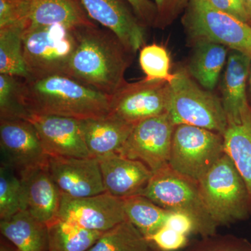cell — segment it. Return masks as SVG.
Wrapping results in <instances>:
<instances>
[{"instance_id": "1", "label": "cell", "mask_w": 251, "mask_h": 251, "mask_svg": "<svg viewBox=\"0 0 251 251\" xmlns=\"http://www.w3.org/2000/svg\"><path fill=\"white\" fill-rule=\"evenodd\" d=\"M74 31L76 46L66 75L111 97L126 83L125 73L133 54L113 33L97 25Z\"/></svg>"}, {"instance_id": "2", "label": "cell", "mask_w": 251, "mask_h": 251, "mask_svg": "<svg viewBox=\"0 0 251 251\" xmlns=\"http://www.w3.org/2000/svg\"><path fill=\"white\" fill-rule=\"evenodd\" d=\"M21 99L30 115L84 120L107 116L110 111V96L63 74L22 79Z\"/></svg>"}, {"instance_id": "3", "label": "cell", "mask_w": 251, "mask_h": 251, "mask_svg": "<svg viewBox=\"0 0 251 251\" xmlns=\"http://www.w3.org/2000/svg\"><path fill=\"white\" fill-rule=\"evenodd\" d=\"M198 186L203 202L218 227L244 221L250 215L249 189L226 153L200 179Z\"/></svg>"}, {"instance_id": "4", "label": "cell", "mask_w": 251, "mask_h": 251, "mask_svg": "<svg viewBox=\"0 0 251 251\" xmlns=\"http://www.w3.org/2000/svg\"><path fill=\"white\" fill-rule=\"evenodd\" d=\"M168 114L175 125H187L224 135L227 126L222 100L182 69L169 82Z\"/></svg>"}, {"instance_id": "5", "label": "cell", "mask_w": 251, "mask_h": 251, "mask_svg": "<svg viewBox=\"0 0 251 251\" xmlns=\"http://www.w3.org/2000/svg\"><path fill=\"white\" fill-rule=\"evenodd\" d=\"M140 195L167 210L187 215L194 224V234L201 237L217 232L219 227L203 202L198 183L176 173L169 166L153 173Z\"/></svg>"}, {"instance_id": "6", "label": "cell", "mask_w": 251, "mask_h": 251, "mask_svg": "<svg viewBox=\"0 0 251 251\" xmlns=\"http://www.w3.org/2000/svg\"><path fill=\"white\" fill-rule=\"evenodd\" d=\"M75 46L74 29L59 25L26 28L23 50L29 78L66 75Z\"/></svg>"}, {"instance_id": "7", "label": "cell", "mask_w": 251, "mask_h": 251, "mask_svg": "<svg viewBox=\"0 0 251 251\" xmlns=\"http://www.w3.org/2000/svg\"><path fill=\"white\" fill-rule=\"evenodd\" d=\"M183 24L194 42L211 41L251 58V25L214 9L204 0L190 1Z\"/></svg>"}, {"instance_id": "8", "label": "cell", "mask_w": 251, "mask_h": 251, "mask_svg": "<svg viewBox=\"0 0 251 251\" xmlns=\"http://www.w3.org/2000/svg\"><path fill=\"white\" fill-rule=\"evenodd\" d=\"M224 153V135L194 126H175L169 166L176 173L198 183Z\"/></svg>"}, {"instance_id": "9", "label": "cell", "mask_w": 251, "mask_h": 251, "mask_svg": "<svg viewBox=\"0 0 251 251\" xmlns=\"http://www.w3.org/2000/svg\"><path fill=\"white\" fill-rule=\"evenodd\" d=\"M175 127L168 112L140 121L117 153L142 162L156 173L169 166Z\"/></svg>"}, {"instance_id": "10", "label": "cell", "mask_w": 251, "mask_h": 251, "mask_svg": "<svg viewBox=\"0 0 251 251\" xmlns=\"http://www.w3.org/2000/svg\"><path fill=\"white\" fill-rule=\"evenodd\" d=\"M169 82L148 80L126 83L110 97L108 115L135 125L150 117L167 113Z\"/></svg>"}, {"instance_id": "11", "label": "cell", "mask_w": 251, "mask_h": 251, "mask_svg": "<svg viewBox=\"0 0 251 251\" xmlns=\"http://www.w3.org/2000/svg\"><path fill=\"white\" fill-rule=\"evenodd\" d=\"M58 219L81 228L105 232L126 218L123 199L105 192L85 198L62 193Z\"/></svg>"}, {"instance_id": "12", "label": "cell", "mask_w": 251, "mask_h": 251, "mask_svg": "<svg viewBox=\"0 0 251 251\" xmlns=\"http://www.w3.org/2000/svg\"><path fill=\"white\" fill-rule=\"evenodd\" d=\"M0 148L2 166L18 174L45 165L49 156L27 120H0Z\"/></svg>"}, {"instance_id": "13", "label": "cell", "mask_w": 251, "mask_h": 251, "mask_svg": "<svg viewBox=\"0 0 251 251\" xmlns=\"http://www.w3.org/2000/svg\"><path fill=\"white\" fill-rule=\"evenodd\" d=\"M46 168L63 194L85 198L105 192L97 158L49 156Z\"/></svg>"}, {"instance_id": "14", "label": "cell", "mask_w": 251, "mask_h": 251, "mask_svg": "<svg viewBox=\"0 0 251 251\" xmlns=\"http://www.w3.org/2000/svg\"><path fill=\"white\" fill-rule=\"evenodd\" d=\"M27 120L35 128L48 156L92 157L84 140L82 120L57 115L33 114Z\"/></svg>"}, {"instance_id": "15", "label": "cell", "mask_w": 251, "mask_h": 251, "mask_svg": "<svg viewBox=\"0 0 251 251\" xmlns=\"http://www.w3.org/2000/svg\"><path fill=\"white\" fill-rule=\"evenodd\" d=\"M92 18L113 33L132 54L146 43V26L124 0H80Z\"/></svg>"}, {"instance_id": "16", "label": "cell", "mask_w": 251, "mask_h": 251, "mask_svg": "<svg viewBox=\"0 0 251 251\" xmlns=\"http://www.w3.org/2000/svg\"><path fill=\"white\" fill-rule=\"evenodd\" d=\"M21 209L49 226L58 219L62 193L50 176L46 164L20 173Z\"/></svg>"}, {"instance_id": "17", "label": "cell", "mask_w": 251, "mask_h": 251, "mask_svg": "<svg viewBox=\"0 0 251 251\" xmlns=\"http://www.w3.org/2000/svg\"><path fill=\"white\" fill-rule=\"evenodd\" d=\"M105 192L124 198L140 195L146 187L153 173L137 160L113 153L98 157Z\"/></svg>"}, {"instance_id": "18", "label": "cell", "mask_w": 251, "mask_h": 251, "mask_svg": "<svg viewBox=\"0 0 251 251\" xmlns=\"http://www.w3.org/2000/svg\"><path fill=\"white\" fill-rule=\"evenodd\" d=\"M251 58L232 50L227 57L222 89V103L228 125L241 121L242 114L249 106L247 97V82Z\"/></svg>"}, {"instance_id": "19", "label": "cell", "mask_w": 251, "mask_h": 251, "mask_svg": "<svg viewBox=\"0 0 251 251\" xmlns=\"http://www.w3.org/2000/svg\"><path fill=\"white\" fill-rule=\"evenodd\" d=\"M80 0H31L29 25H59L74 29L94 25Z\"/></svg>"}, {"instance_id": "20", "label": "cell", "mask_w": 251, "mask_h": 251, "mask_svg": "<svg viewBox=\"0 0 251 251\" xmlns=\"http://www.w3.org/2000/svg\"><path fill=\"white\" fill-rule=\"evenodd\" d=\"M134 125L108 115L82 120L86 147L94 158L118 153L131 133Z\"/></svg>"}, {"instance_id": "21", "label": "cell", "mask_w": 251, "mask_h": 251, "mask_svg": "<svg viewBox=\"0 0 251 251\" xmlns=\"http://www.w3.org/2000/svg\"><path fill=\"white\" fill-rule=\"evenodd\" d=\"M0 230L18 251H49V227L26 211L1 220Z\"/></svg>"}, {"instance_id": "22", "label": "cell", "mask_w": 251, "mask_h": 251, "mask_svg": "<svg viewBox=\"0 0 251 251\" xmlns=\"http://www.w3.org/2000/svg\"><path fill=\"white\" fill-rule=\"evenodd\" d=\"M188 64V74L202 88L213 91L227 60L228 49L209 41H198Z\"/></svg>"}, {"instance_id": "23", "label": "cell", "mask_w": 251, "mask_h": 251, "mask_svg": "<svg viewBox=\"0 0 251 251\" xmlns=\"http://www.w3.org/2000/svg\"><path fill=\"white\" fill-rule=\"evenodd\" d=\"M224 135L225 153L234 162L245 181L251 198V107L242 114L241 121L228 125Z\"/></svg>"}, {"instance_id": "24", "label": "cell", "mask_w": 251, "mask_h": 251, "mask_svg": "<svg viewBox=\"0 0 251 251\" xmlns=\"http://www.w3.org/2000/svg\"><path fill=\"white\" fill-rule=\"evenodd\" d=\"M29 23L0 27V74L29 78L23 50V38Z\"/></svg>"}, {"instance_id": "25", "label": "cell", "mask_w": 251, "mask_h": 251, "mask_svg": "<svg viewBox=\"0 0 251 251\" xmlns=\"http://www.w3.org/2000/svg\"><path fill=\"white\" fill-rule=\"evenodd\" d=\"M123 201L126 220L134 225L147 239L166 226L173 212L140 195L124 198Z\"/></svg>"}, {"instance_id": "26", "label": "cell", "mask_w": 251, "mask_h": 251, "mask_svg": "<svg viewBox=\"0 0 251 251\" xmlns=\"http://www.w3.org/2000/svg\"><path fill=\"white\" fill-rule=\"evenodd\" d=\"M87 251H158L128 220L101 234Z\"/></svg>"}, {"instance_id": "27", "label": "cell", "mask_w": 251, "mask_h": 251, "mask_svg": "<svg viewBox=\"0 0 251 251\" xmlns=\"http://www.w3.org/2000/svg\"><path fill=\"white\" fill-rule=\"evenodd\" d=\"M49 227V251H87L103 232L81 228L57 219Z\"/></svg>"}, {"instance_id": "28", "label": "cell", "mask_w": 251, "mask_h": 251, "mask_svg": "<svg viewBox=\"0 0 251 251\" xmlns=\"http://www.w3.org/2000/svg\"><path fill=\"white\" fill-rule=\"evenodd\" d=\"M21 80L0 74V120H27L30 115L21 99Z\"/></svg>"}, {"instance_id": "29", "label": "cell", "mask_w": 251, "mask_h": 251, "mask_svg": "<svg viewBox=\"0 0 251 251\" xmlns=\"http://www.w3.org/2000/svg\"><path fill=\"white\" fill-rule=\"evenodd\" d=\"M140 67L148 80H162L170 82L174 77L171 73V57L162 46L151 44L140 50Z\"/></svg>"}, {"instance_id": "30", "label": "cell", "mask_w": 251, "mask_h": 251, "mask_svg": "<svg viewBox=\"0 0 251 251\" xmlns=\"http://www.w3.org/2000/svg\"><path fill=\"white\" fill-rule=\"evenodd\" d=\"M14 170L1 166L0 168V219L11 217L21 209V183Z\"/></svg>"}, {"instance_id": "31", "label": "cell", "mask_w": 251, "mask_h": 251, "mask_svg": "<svg viewBox=\"0 0 251 251\" xmlns=\"http://www.w3.org/2000/svg\"><path fill=\"white\" fill-rule=\"evenodd\" d=\"M179 251H251V243L232 234H216L188 243Z\"/></svg>"}, {"instance_id": "32", "label": "cell", "mask_w": 251, "mask_h": 251, "mask_svg": "<svg viewBox=\"0 0 251 251\" xmlns=\"http://www.w3.org/2000/svg\"><path fill=\"white\" fill-rule=\"evenodd\" d=\"M31 0H0V27L29 23Z\"/></svg>"}, {"instance_id": "33", "label": "cell", "mask_w": 251, "mask_h": 251, "mask_svg": "<svg viewBox=\"0 0 251 251\" xmlns=\"http://www.w3.org/2000/svg\"><path fill=\"white\" fill-rule=\"evenodd\" d=\"M148 239L158 251H179L189 243L188 236L166 226Z\"/></svg>"}, {"instance_id": "34", "label": "cell", "mask_w": 251, "mask_h": 251, "mask_svg": "<svg viewBox=\"0 0 251 251\" xmlns=\"http://www.w3.org/2000/svg\"><path fill=\"white\" fill-rule=\"evenodd\" d=\"M157 11L155 27L163 28L186 8L191 0H153Z\"/></svg>"}, {"instance_id": "35", "label": "cell", "mask_w": 251, "mask_h": 251, "mask_svg": "<svg viewBox=\"0 0 251 251\" xmlns=\"http://www.w3.org/2000/svg\"><path fill=\"white\" fill-rule=\"evenodd\" d=\"M133 12L145 26L154 27L157 11L154 3L150 0H125Z\"/></svg>"}, {"instance_id": "36", "label": "cell", "mask_w": 251, "mask_h": 251, "mask_svg": "<svg viewBox=\"0 0 251 251\" xmlns=\"http://www.w3.org/2000/svg\"><path fill=\"white\" fill-rule=\"evenodd\" d=\"M214 9L248 23V16L244 0H204Z\"/></svg>"}, {"instance_id": "37", "label": "cell", "mask_w": 251, "mask_h": 251, "mask_svg": "<svg viewBox=\"0 0 251 251\" xmlns=\"http://www.w3.org/2000/svg\"><path fill=\"white\" fill-rule=\"evenodd\" d=\"M166 226L186 236L195 233L192 220L182 213L173 211L167 221Z\"/></svg>"}, {"instance_id": "38", "label": "cell", "mask_w": 251, "mask_h": 251, "mask_svg": "<svg viewBox=\"0 0 251 251\" xmlns=\"http://www.w3.org/2000/svg\"><path fill=\"white\" fill-rule=\"evenodd\" d=\"M247 10L248 16V23L251 25V0H244Z\"/></svg>"}, {"instance_id": "39", "label": "cell", "mask_w": 251, "mask_h": 251, "mask_svg": "<svg viewBox=\"0 0 251 251\" xmlns=\"http://www.w3.org/2000/svg\"><path fill=\"white\" fill-rule=\"evenodd\" d=\"M0 251H18L16 248H11L9 247L7 244H4V243L1 242V247H0Z\"/></svg>"}, {"instance_id": "40", "label": "cell", "mask_w": 251, "mask_h": 251, "mask_svg": "<svg viewBox=\"0 0 251 251\" xmlns=\"http://www.w3.org/2000/svg\"><path fill=\"white\" fill-rule=\"evenodd\" d=\"M250 82H251V81H250Z\"/></svg>"}]
</instances>
